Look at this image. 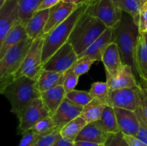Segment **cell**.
<instances>
[{"mask_svg": "<svg viewBox=\"0 0 147 146\" xmlns=\"http://www.w3.org/2000/svg\"><path fill=\"white\" fill-rule=\"evenodd\" d=\"M145 82H146V83L147 84V81H145Z\"/></svg>", "mask_w": 147, "mask_h": 146, "instance_id": "c3c4849f", "label": "cell"}, {"mask_svg": "<svg viewBox=\"0 0 147 146\" xmlns=\"http://www.w3.org/2000/svg\"><path fill=\"white\" fill-rule=\"evenodd\" d=\"M52 146H75V142H72L67 139L60 137Z\"/></svg>", "mask_w": 147, "mask_h": 146, "instance_id": "b9f144b4", "label": "cell"}, {"mask_svg": "<svg viewBox=\"0 0 147 146\" xmlns=\"http://www.w3.org/2000/svg\"><path fill=\"white\" fill-rule=\"evenodd\" d=\"M107 105L136 111L138 101L135 87L110 90Z\"/></svg>", "mask_w": 147, "mask_h": 146, "instance_id": "8fae6325", "label": "cell"}, {"mask_svg": "<svg viewBox=\"0 0 147 146\" xmlns=\"http://www.w3.org/2000/svg\"><path fill=\"white\" fill-rule=\"evenodd\" d=\"M107 28L101 21L90 15L86 10L76 23L67 42L79 55L88 48Z\"/></svg>", "mask_w": 147, "mask_h": 146, "instance_id": "3957f363", "label": "cell"}, {"mask_svg": "<svg viewBox=\"0 0 147 146\" xmlns=\"http://www.w3.org/2000/svg\"><path fill=\"white\" fill-rule=\"evenodd\" d=\"M118 125L123 134L136 137L139 128V121L136 111L114 107Z\"/></svg>", "mask_w": 147, "mask_h": 146, "instance_id": "9a60e30c", "label": "cell"}, {"mask_svg": "<svg viewBox=\"0 0 147 146\" xmlns=\"http://www.w3.org/2000/svg\"><path fill=\"white\" fill-rule=\"evenodd\" d=\"M136 61L139 78L147 81V33H140L136 52Z\"/></svg>", "mask_w": 147, "mask_h": 146, "instance_id": "603a6c76", "label": "cell"}, {"mask_svg": "<svg viewBox=\"0 0 147 146\" xmlns=\"http://www.w3.org/2000/svg\"><path fill=\"white\" fill-rule=\"evenodd\" d=\"M113 28L108 27L104 32L98 38L96 39L88 48L79 54L78 58L88 56L96 62L101 61L103 53L113 41Z\"/></svg>", "mask_w": 147, "mask_h": 146, "instance_id": "e0dca14e", "label": "cell"}, {"mask_svg": "<svg viewBox=\"0 0 147 146\" xmlns=\"http://www.w3.org/2000/svg\"><path fill=\"white\" fill-rule=\"evenodd\" d=\"M78 55L73 46L67 42L43 64L42 70L64 73L73 67Z\"/></svg>", "mask_w": 147, "mask_h": 146, "instance_id": "ba28073f", "label": "cell"}, {"mask_svg": "<svg viewBox=\"0 0 147 146\" xmlns=\"http://www.w3.org/2000/svg\"><path fill=\"white\" fill-rule=\"evenodd\" d=\"M136 113L137 114L139 121V131H138L137 134H136V137H137L138 139H139L142 142L147 144V123L144 120V119L139 107L136 110Z\"/></svg>", "mask_w": 147, "mask_h": 146, "instance_id": "74e56055", "label": "cell"}, {"mask_svg": "<svg viewBox=\"0 0 147 146\" xmlns=\"http://www.w3.org/2000/svg\"><path fill=\"white\" fill-rule=\"evenodd\" d=\"M78 7V6L76 4L64 2L62 1L57 5L52 7L50 9L48 20L45 27V34H48L53 29L65 21L71 15L72 13L77 9Z\"/></svg>", "mask_w": 147, "mask_h": 146, "instance_id": "5bb4252c", "label": "cell"}, {"mask_svg": "<svg viewBox=\"0 0 147 146\" xmlns=\"http://www.w3.org/2000/svg\"><path fill=\"white\" fill-rule=\"evenodd\" d=\"M67 72L60 73L42 70L37 79V87L40 92H44L57 86L63 85Z\"/></svg>", "mask_w": 147, "mask_h": 146, "instance_id": "7402d4cb", "label": "cell"}, {"mask_svg": "<svg viewBox=\"0 0 147 146\" xmlns=\"http://www.w3.org/2000/svg\"><path fill=\"white\" fill-rule=\"evenodd\" d=\"M64 2L71 3L76 5H82V4H89L94 0H62Z\"/></svg>", "mask_w": 147, "mask_h": 146, "instance_id": "7bdbcfd3", "label": "cell"}, {"mask_svg": "<svg viewBox=\"0 0 147 146\" xmlns=\"http://www.w3.org/2000/svg\"><path fill=\"white\" fill-rule=\"evenodd\" d=\"M90 93L93 99L100 100L102 102L107 104L109 100L110 89L107 82H96L91 84Z\"/></svg>", "mask_w": 147, "mask_h": 146, "instance_id": "f546056e", "label": "cell"}, {"mask_svg": "<svg viewBox=\"0 0 147 146\" xmlns=\"http://www.w3.org/2000/svg\"><path fill=\"white\" fill-rule=\"evenodd\" d=\"M27 38H29V37L26 31L25 27L20 22L16 24L0 43V58H1L9 49Z\"/></svg>", "mask_w": 147, "mask_h": 146, "instance_id": "44dd1931", "label": "cell"}, {"mask_svg": "<svg viewBox=\"0 0 147 146\" xmlns=\"http://www.w3.org/2000/svg\"><path fill=\"white\" fill-rule=\"evenodd\" d=\"M60 129H56L52 133L42 136L33 146H52L60 137Z\"/></svg>", "mask_w": 147, "mask_h": 146, "instance_id": "836d02e7", "label": "cell"}, {"mask_svg": "<svg viewBox=\"0 0 147 146\" xmlns=\"http://www.w3.org/2000/svg\"><path fill=\"white\" fill-rule=\"evenodd\" d=\"M0 92L9 102L11 112L18 119L22 117L26 109L36 99L40 98L37 80L29 78L26 76L17 77Z\"/></svg>", "mask_w": 147, "mask_h": 146, "instance_id": "7a4b0ae2", "label": "cell"}, {"mask_svg": "<svg viewBox=\"0 0 147 146\" xmlns=\"http://www.w3.org/2000/svg\"><path fill=\"white\" fill-rule=\"evenodd\" d=\"M20 9V23L25 27L33 14L38 11L43 0H17Z\"/></svg>", "mask_w": 147, "mask_h": 146, "instance_id": "484cf974", "label": "cell"}, {"mask_svg": "<svg viewBox=\"0 0 147 146\" xmlns=\"http://www.w3.org/2000/svg\"><path fill=\"white\" fill-rule=\"evenodd\" d=\"M43 135H45L37 134L31 130H29L22 135L18 146H33L36 142Z\"/></svg>", "mask_w": 147, "mask_h": 146, "instance_id": "8d00e7d4", "label": "cell"}, {"mask_svg": "<svg viewBox=\"0 0 147 146\" xmlns=\"http://www.w3.org/2000/svg\"><path fill=\"white\" fill-rule=\"evenodd\" d=\"M113 1L121 11L131 16L139 26L141 9L147 0H113Z\"/></svg>", "mask_w": 147, "mask_h": 146, "instance_id": "cb8c5ba5", "label": "cell"}, {"mask_svg": "<svg viewBox=\"0 0 147 146\" xmlns=\"http://www.w3.org/2000/svg\"><path fill=\"white\" fill-rule=\"evenodd\" d=\"M87 11L110 28H113L120 21L123 13L113 0H94L89 4Z\"/></svg>", "mask_w": 147, "mask_h": 146, "instance_id": "52a82bcc", "label": "cell"}, {"mask_svg": "<svg viewBox=\"0 0 147 146\" xmlns=\"http://www.w3.org/2000/svg\"><path fill=\"white\" fill-rule=\"evenodd\" d=\"M107 104L100 100L93 99L87 105L83 107L80 116L86 120L88 123L99 120L101 117L102 113Z\"/></svg>", "mask_w": 147, "mask_h": 146, "instance_id": "4316f807", "label": "cell"}, {"mask_svg": "<svg viewBox=\"0 0 147 146\" xmlns=\"http://www.w3.org/2000/svg\"><path fill=\"white\" fill-rule=\"evenodd\" d=\"M20 22L18 1L17 0H7L0 7V43L10 30Z\"/></svg>", "mask_w": 147, "mask_h": 146, "instance_id": "30bf717a", "label": "cell"}, {"mask_svg": "<svg viewBox=\"0 0 147 146\" xmlns=\"http://www.w3.org/2000/svg\"><path fill=\"white\" fill-rule=\"evenodd\" d=\"M95 62L96 61L90 58V57H88V56L80 57L71 69L77 75L80 77V76L86 74L89 71L92 64Z\"/></svg>", "mask_w": 147, "mask_h": 146, "instance_id": "d6a6232c", "label": "cell"}, {"mask_svg": "<svg viewBox=\"0 0 147 146\" xmlns=\"http://www.w3.org/2000/svg\"><path fill=\"white\" fill-rule=\"evenodd\" d=\"M110 133L103 127L100 120L89 123L83 127L76 141H87L101 145L104 144Z\"/></svg>", "mask_w": 147, "mask_h": 146, "instance_id": "2e32d148", "label": "cell"}, {"mask_svg": "<svg viewBox=\"0 0 147 146\" xmlns=\"http://www.w3.org/2000/svg\"><path fill=\"white\" fill-rule=\"evenodd\" d=\"M123 135H124V138L126 139V140L128 142L130 146H147V144L138 139L137 137H134V136L127 135L124 134H123Z\"/></svg>", "mask_w": 147, "mask_h": 146, "instance_id": "ab89813d", "label": "cell"}, {"mask_svg": "<svg viewBox=\"0 0 147 146\" xmlns=\"http://www.w3.org/2000/svg\"><path fill=\"white\" fill-rule=\"evenodd\" d=\"M99 146H105L104 144H101V145H99Z\"/></svg>", "mask_w": 147, "mask_h": 146, "instance_id": "bcb514c9", "label": "cell"}, {"mask_svg": "<svg viewBox=\"0 0 147 146\" xmlns=\"http://www.w3.org/2000/svg\"><path fill=\"white\" fill-rule=\"evenodd\" d=\"M105 146H130L121 132L110 133L104 143Z\"/></svg>", "mask_w": 147, "mask_h": 146, "instance_id": "e575fe53", "label": "cell"}, {"mask_svg": "<svg viewBox=\"0 0 147 146\" xmlns=\"http://www.w3.org/2000/svg\"><path fill=\"white\" fill-rule=\"evenodd\" d=\"M44 41V37L33 40L16 78L20 76H26L29 78L37 80L43 67L42 51Z\"/></svg>", "mask_w": 147, "mask_h": 146, "instance_id": "8992f818", "label": "cell"}, {"mask_svg": "<svg viewBox=\"0 0 147 146\" xmlns=\"http://www.w3.org/2000/svg\"><path fill=\"white\" fill-rule=\"evenodd\" d=\"M101 62L106 70V78L117 76L125 64L117 44L114 42L111 43L107 47L103 53Z\"/></svg>", "mask_w": 147, "mask_h": 146, "instance_id": "4fadbf2b", "label": "cell"}, {"mask_svg": "<svg viewBox=\"0 0 147 146\" xmlns=\"http://www.w3.org/2000/svg\"><path fill=\"white\" fill-rule=\"evenodd\" d=\"M106 82L110 90H115L137 87L139 80L134 73L131 67L124 64L118 75L114 77L106 78Z\"/></svg>", "mask_w": 147, "mask_h": 146, "instance_id": "ac0fdd59", "label": "cell"}, {"mask_svg": "<svg viewBox=\"0 0 147 146\" xmlns=\"http://www.w3.org/2000/svg\"><path fill=\"white\" fill-rule=\"evenodd\" d=\"M6 1H7V0H0V7H1V6L5 3Z\"/></svg>", "mask_w": 147, "mask_h": 146, "instance_id": "f6af8a7d", "label": "cell"}, {"mask_svg": "<svg viewBox=\"0 0 147 146\" xmlns=\"http://www.w3.org/2000/svg\"><path fill=\"white\" fill-rule=\"evenodd\" d=\"M79 77H80L78 75H77L72 70V69L68 70L63 85L65 90L66 93H68L70 92H71L72 90H75V87H76L78 82Z\"/></svg>", "mask_w": 147, "mask_h": 146, "instance_id": "d590c367", "label": "cell"}, {"mask_svg": "<svg viewBox=\"0 0 147 146\" xmlns=\"http://www.w3.org/2000/svg\"><path fill=\"white\" fill-rule=\"evenodd\" d=\"M49 116V113L45 107L41 99H36L19 119L18 134L22 135L26 132L31 130L39 121Z\"/></svg>", "mask_w": 147, "mask_h": 146, "instance_id": "9c48e42d", "label": "cell"}, {"mask_svg": "<svg viewBox=\"0 0 147 146\" xmlns=\"http://www.w3.org/2000/svg\"><path fill=\"white\" fill-rule=\"evenodd\" d=\"M75 146H99V145L87 141H76Z\"/></svg>", "mask_w": 147, "mask_h": 146, "instance_id": "ee69618b", "label": "cell"}, {"mask_svg": "<svg viewBox=\"0 0 147 146\" xmlns=\"http://www.w3.org/2000/svg\"><path fill=\"white\" fill-rule=\"evenodd\" d=\"M50 9L38 10L30 18L25 29L29 38L32 40L45 36L44 30L50 16Z\"/></svg>", "mask_w": 147, "mask_h": 146, "instance_id": "d6986e66", "label": "cell"}, {"mask_svg": "<svg viewBox=\"0 0 147 146\" xmlns=\"http://www.w3.org/2000/svg\"><path fill=\"white\" fill-rule=\"evenodd\" d=\"M56 129H58V127H56V125H55L53 120L52 119V117L49 116V117H45V118L39 121L30 130L37 133V134L46 135L52 133L53 131L55 130Z\"/></svg>", "mask_w": 147, "mask_h": 146, "instance_id": "1f68e13d", "label": "cell"}, {"mask_svg": "<svg viewBox=\"0 0 147 146\" xmlns=\"http://www.w3.org/2000/svg\"><path fill=\"white\" fill-rule=\"evenodd\" d=\"M66 92L63 85L57 86L44 92H40V99L50 117L55 114L66 97Z\"/></svg>", "mask_w": 147, "mask_h": 146, "instance_id": "ffe728a7", "label": "cell"}, {"mask_svg": "<svg viewBox=\"0 0 147 146\" xmlns=\"http://www.w3.org/2000/svg\"><path fill=\"white\" fill-rule=\"evenodd\" d=\"M147 27V1L141 9L139 28L140 33L144 32Z\"/></svg>", "mask_w": 147, "mask_h": 146, "instance_id": "f35d334b", "label": "cell"}, {"mask_svg": "<svg viewBox=\"0 0 147 146\" xmlns=\"http://www.w3.org/2000/svg\"><path fill=\"white\" fill-rule=\"evenodd\" d=\"M89 4L79 5L71 15L63 23L53 29L48 34H45L43 44V64L57 52L63 44H65L70 37L73 28L83 13L87 10Z\"/></svg>", "mask_w": 147, "mask_h": 146, "instance_id": "277c9868", "label": "cell"}, {"mask_svg": "<svg viewBox=\"0 0 147 146\" xmlns=\"http://www.w3.org/2000/svg\"><path fill=\"white\" fill-rule=\"evenodd\" d=\"M100 120L109 133H116L120 132L114 107L106 105L102 113Z\"/></svg>", "mask_w": 147, "mask_h": 146, "instance_id": "83f0119b", "label": "cell"}, {"mask_svg": "<svg viewBox=\"0 0 147 146\" xmlns=\"http://www.w3.org/2000/svg\"><path fill=\"white\" fill-rule=\"evenodd\" d=\"M139 34V26L133 17L123 11L121 19L113 27L112 42L117 44L123 63L131 67L138 80L140 78L136 66V52Z\"/></svg>", "mask_w": 147, "mask_h": 146, "instance_id": "6da1fadb", "label": "cell"}, {"mask_svg": "<svg viewBox=\"0 0 147 146\" xmlns=\"http://www.w3.org/2000/svg\"><path fill=\"white\" fill-rule=\"evenodd\" d=\"M32 42V39H26L0 58V91L16 78Z\"/></svg>", "mask_w": 147, "mask_h": 146, "instance_id": "5b68a950", "label": "cell"}, {"mask_svg": "<svg viewBox=\"0 0 147 146\" xmlns=\"http://www.w3.org/2000/svg\"><path fill=\"white\" fill-rule=\"evenodd\" d=\"M135 91L137 97L138 107L147 123V84L146 82L142 79L139 80L138 86L135 87Z\"/></svg>", "mask_w": 147, "mask_h": 146, "instance_id": "f1b7e54d", "label": "cell"}, {"mask_svg": "<svg viewBox=\"0 0 147 146\" xmlns=\"http://www.w3.org/2000/svg\"><path fill=\"white\" fill-rule=\"evenodd\" d=\"M144 32L147 33V27H146V30H145V31H144Z\"/></svg>", "mask_w": 147, "mask_h": 146, "instance_id": "7dc6e473", "label": "cell"}, {"mask_svg": "<svg viewBox=\"0 0 147 146\" xmlns=\"http://www.w3.org/2000/svg\"><path fill=\"white\" fill-rule=\"evenodd\" d=\"M87 124L86 120L82 116H78L60 129V135L70 141L76 142L78 135Z\"/></svg>", "mask_w": 147, "mask_h": 146, "instance_id": "d4e9b609", "label": "cell"}, {"mask_svg": "<svg viewBox=\"0 0 147 146\" xmlns=\"http://www.w3.org/2000/svg\"><path fill=\"white\" fill-rule=\"evenodd\" d=\"M62 1V0H43L41 5L39 7L38 10L47 9H51L52 7H55L57 4Z\"/></svg>", "mask_w": 147, "mask_h": 146, "instance_id": "60d3db41", "label": "cell"}, {"mask_svg": "<svg viewBox=\"0 0 147 146\" xmlns=\"http://www.w3.org/2000/svg\"><path fill=\"white\" fill-rule=\"evenodd\" d=\"M66 97L76 104L83 106V107L87 105L93 99L90 94V92L76 90H73L70 92L67 93Z\"/></svg>", "mask_w": 147, "mask_h": 146, "instance_id": "4dcf8cb0", "label": "cell"}, {"mask_svg": "<svg viewBox=\"0 0 147 146\" xmlns=\"http://www.w3.org/2000/svg\"><path fill=\"white\" fill-rule=\"evenodd\" d=\"M83 107L65 97L57 111L52 116V119L56 127L61 129L70 121L80 116Z\"/></svg>", "mask_w": 147, "mask_h": 146, "instance_id": "7c38bea8", "label": "cell"}]
</instances>
